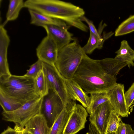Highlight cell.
Returning a JSON list of instances; mask_svg holds the SVG:
<instances>
[{"label":"cell","mask_w":134,"mask_h":134,"mask_svg":"<svg viewBox=\"0 0 134 134\" xmlns=\"http://www.w3.org/2000/svg\"><path fill=\"white\" fill-rule=\"evenodd\" d=\"M0 90L23 104L40 97L35 92L34 79L24 75L0 78Z\"/></svg>","instance_id":"3"},{"label":"cell","mask_w":134,"mask_h":134,"mask_svg":"<svg viewBox=\"0 0 134 134\" xmlns=\"http://www.w3.org/2000/svg\"><path fill=\"white\" fill-rule=\"evenodd\" d=\"M88 113L82 105L76 104L70 115L62 134H75L85 128Z\"/></svg>","instance_id":"8"},{"label":"cell","mask_w":134,"mask_h":134,"mask_svg":"<svg viewBox=\"0 0 134 134\" xmlns=\"http://www.w3.org/2000/svg\"><path fill=\"white\" fill-rule=\"evenodd\" d=\"M42 62L38 59L35 63L31 65L30 69L24 75L28 77L35 79L42 70Z\"/></svg>","instance_id":"27"},{"label":"cell","mask_w":134,"mask_h":134,"mask_svg":"<svg viewBox=\"0 0 134 134\" xmlns=\"http://www.w3.org/2000/svg\"><path fill=\"white\" fill-rule=\"evenodd\" d=\"M72 101L66 105L54 122L51 128L49 134H62L70 116L76 104Z\"/></svg>","instance_id":"17"},{"label":"cell","mask_w":134,"mask_h":134,"mask_svg":"<svg viewBox=\"0 0 134 134\" xmlns=\"http://www.w3.org/2000/svg\"><path fill=\"white\" fill-rule=\"evenodd\" d=\"M114 33L110 31L107 33L103 32L101 37H99L90 32V36L86 44L82 47L86 54H90L96 49H102L105 41L110 37Z\"/></svg>","instance_id":"18"},{"label":"cell","mask_w":134,"mask_h":134,"mask_svg":"<svg viewBox=\"0 0 134 134\" xmlns=\"http://www.w3.org/2000/svg\"></svg>","instance_id":"38"},{"label":"cell","mask_w":134,"mask_h":134,"mask_svg":"<svg viewBox=\"0 0 134 134\" xmlns=\"http://www.w3.org/2000/svg\"><path fill=\"white\" fill-rule=\"evenodd\" d=\"M45 30L47 36L51 38L56 44L58 50L76 39L68 29L54 25H45L42 26Z\"/></svg>","instance_id":"12"},{"label":"cell","mask_w":134,"mask_h":134,"mask_svg":"<svg viewBox=\"0 0 134 134\" xmlns=\"http://www.w3.org/2000/svg\"><path fill=\"white\" fill-rule=\"evenodd\" d=\"M132 105H133L134 106V101H133V102L132 103Z\"/></svg>","instance_id":"36"},{"label":"cell","mask_w":134,"mask_h":134,"mask_svg":"<svg viewBox=\"0 0 134 134\" xmlns=\"http://www.w3.org/2000/svg\"><path fill=\"white\" fill-rule=\"evenodd\" d=\"M90 102L86 108L87 112L90 114L96 108L102 103L109 100L107 92L101 91L90 94Z\"/></svg>","instance_id":"22"},{"label":"cell","mask_w":134,"mask_h":134,"mask_svg":"<svg viewBox=\"0 0 134 134\" xmlns=\"http://www.w3.org/2000/svg\"><path fill=\"white\" fill-rule=\"evenodd\" d=\"M113 110L109 101H108L97 107L90 114V123L98 134H105L108 120Z\"/></svg>","instance_id":"9"},{"label":"cell","mask_w":134,"mask_h":134,"mask_svg":"<svg viewBox=\"0 0 134 134\" xmlns=\"http://www.w3.org/2000/svg\"><path fill=\"white\" fill-rule=\"evenodd\" d=\"M97 134H98V133L97 132ZM108 134H116V132H111V133H109Z\"/></svg>","instance_id":"34"},{"label":"cell","mask_w":134,"mask_h":134,"mask_svg":"<svg viewBox=\"0 0 134 134\" xmlns=\"http://www.w3.org/2000/svg\"><path fill=\"white\" fill-rule=\"evenodd\" d=\"M28 10L32 24L41 27L45 25H54L68 29L70 26L60 20L49 17L32 10Z\"/></svg>","instance_id":"15"},{"label":"cell","mask_w":134,"mask_h":134,"mask_svg":"<svg viewBox=\"0 0 134 134\" xmlns=\"http://www.w3.org/2000/svg\"><path fill=\"white\" fill-rule=\"evenodd\" d=\"M98 60L105 72L115 78L120 70L127 65L126 63L115 58H107Z\"/></svg>","instance_id":"19"},{"label":"cell","mask_w":134,"mask_h":134,"mask_svg":"<svg viewBox=\"0 0 134 134\" xmlns=\"http://www.w3.org/2000/svg\"><path fill=\"white\" fill-rule=\"evenodd\" d=\"M87 94L108 92L116 85V78L107 74L98 60L93 59L85 54L72 79Z\"/></svg>","instance_id":"2"},{"label":"cell","mask_w":134,"mask_h":134,"mask_svg":"<svg viewBox=\"0 0 134 134\" xmlns=\"http://www.w3.org/2000/svg\"><path fill=\"white\" fill-rule=\"evenodd\" d=\"M89 132L91 134H97V131L94 126L91 124L89 125Z\"/></svg>","instance_id":"33"},{"label":"cell","mask_w":134,"mask_h":134,"mask_svg":"<svg viewBox=\"0 0 134 134\" xmlns=\"http://www.w3.org/2000/svg\"><path fill=\"white\" fill-rule=\"evenodd\" d=\"M81 20L82 21H84L87 24L88 26L90 32L99 37H102V35L98 33V30L96 29L93 22L92 21L88 19L84 16L81 18Z\"/></svg>","instance_id":"30"},{"label":"cell","mask_w":134,"mask_h":134,"mask_svg":"<svg viewBox=\"0 0 134 134\" xmlns=\"http://www.w3.org/2000/svg\"><path fill=\"white\" fill-rule=\"evenodd\" d=\"M43 97L29 101L17 109L2 113L3 120L13 122L16 125L24 127L27 122L35 115L40 114Z\"/></svg>","instance_id":"5"},{"label":"cell","mask_w":134,"mask_h":134,"mask_svg":"<svg viewBox=\"0 0 134 134\" xmlns=\"http://www.w3.org/2000/svg\"><path fill=\"white\" fill-rule=\"evenodd\" d=\"M115 58L127 63L129 68L134 66V50L129 45L127 41L123 40L121 43L119 49L116 51Z\"/></svg>","instance_id":"20"},{"label":"cell","mask_w":134,"mask_h":134,"mask_svg":"<svg viewBox=\"0 0 134 134\" xmlns=\"http://www.w3.org/2000/svg\"><path fill=\"white\" fill-rule=\"evenodd\" d=\"M44 73L48 89L55 92L59 96L65 105L72 100L67 92L65 78L59 72L55 64L51 65L42 62Z\"/></svg>","instance_id":"6"},{"label":"cell","mask_w":134,"mask_h":134,"mask_svg":"<svg viewBox=\"0 0 134 134\" xmlns=\"http://www.w3.org/2000/svg\"><path fill=\"white\" fill-rule=\"evenodd\" d=\"M107 94L114 111L122 117H128L129 110L125 98L124 85L117 83L113 88L107 92Z\"/></svg>","instance_id":"10"},{"label":"cell","mask_w":134,"mask_h":134,"mask_svg":"<svg viewBox=\"0 0 134 134\" xmlns=\"http://www.w3.org/2000/svg\"></svg>","instance_id":"37"},{"label":"cell","mask_w":134,"mask_h":134,"mask_svg":"<svg viewBox=\"0 0 134 134\" xmlns=\"http://www.w3.org/2000/svg\"><path fill=\"white\" fill-rule=\"evenodd\" d=\"M125 97L127 107L129 110L134 101V82L125 93Z\"/></svg>","instance_id":"29"},{"label":"cell","mask_w":134,"mask_h":134,"mask_svg":"<svg viewBox=\"0 0 134 134\" xmlns=\"http://www.w3.org/2000/svg\"><path fill=\"white\" fill-rule=\"evenodd\" d=\"M65 106L58 94L52 89H49L48 93L43 97L40 114L44 116L50 128Z\"/></svg>","instance_id":"7"},{"label":"cell","mask_w":134,"mask_h":134,"mask_svg":"<svg viewBox=\"0 0 134 134\" xmlns=\"http://www.w3.org/2000/svg\"><path fill=\"white\" fill-rule=\"evenodd\" d=\"M24 7L49 17L60 20L68 25L87 32L88 27L81 20L84 9L72 3L58 0H27Z\"/></svg>","instance_id":"1"},{"label":"cell","mask_w":134,"mask_h":134,"mask_svg":"<svg viewBox=\"0 0 134 134\" xmlns=\"http://www.w3.org/2000/svg\"><path fill=\"white\" fill-rule=\"evenodd\" d=\"M86 134H91L89 132L87 133H86Z\"/></svg>","instance_id":"35"},{"label":"cell","mask_w":134,"mask_h":134,"mask_svg":"<svg viewBox=\"0 0 134 134\" xmlns=\"http://www.w3.org/2000/svg\"><path fill=\"white\" fill-rule=\"evenodd\" d=\"M10 39L4 25L0 26V78L11 75L9 70L7 59L8 48Z\"/></svg>","instance_id":"13"},{"label":"cell","mask_w":134,"mask_h":134,"mask_svg":"<svg viewBox=\"0 0 134 134\" xmlns=\"http://www.w3.org/2000/svg\"><path fill=\"white\" fill-rule=\"evenodd\" d=\"M36 50L38 59L49 64H55L58 50L56 44L50 37L47 36L43 38Z\"/></svg>","instance_id":"11"},{"label":"cell","mask_w":134,"mask_h":134,"mask_svg":"<svg viewBox=\"0 0 134 134\" xmlns=\"http://www.w3.org/2000/svg\"><path fill=\"white\" fill-rule=\"evenodd\" d=\"M1 134H16V132L14 129L8 126Z\"/></svg>","instance_id":"32"},{"label":"cell","mask_w":134,"mask_h":134,"mask_svg":"<svg viewBox=\"0 0 134 134\" xmlns=\"http://www.w3.org/2000/svg\"><path fill=\"white\" fill-rule=\"evenodd\" d=\"M120 116L113 110L111 113L107 122L105 134L116 132L121 121Z\"/></svg>","instance_id":"26"},{"label":"cell","mask_w":134,"mask_h":134,"mask_svg":"<svg viewBox=\"0 0 134 134\" xmlns=\"http://www.w3.org/2000/svg\"><path fill=\"white\" fill-rule=\"evenodd\" d=\"M85 54L76 39L58 50L55 66L65 78L72 79Z\"/></svg>","instance_id":"4"},{"label":"cell","mask_w":134,"mask_h":134,"mask_svg":"<svg viewBox=\"0 0 134 134\" xmlns=\"http://www.w3.org/2000/svg\"><path fill=\"white\" fill-rule=\"evenodd\" d=\"M24 7V2L23 0H10L8 9L6 14V21L16 19L20 12Z\"/></svg>","instance_id":"23"},{"label":"cell","mask_w":134,"mask_h":134,"mask_svg":"<svg viewBox=\"0 0 134 134\" xmlns=\"http://www.w3.org/2000/svg\"><path fill=\"white\" fill-rule=\"evenodd\" d=\"M34 88L36 93L40 97H43L48 92L45 76L43 70L34 79Z\"/></svg>","instance_id":"24"},{"label":"cell","mask_w":134,"mask_h":134,"mask_svg":"<svg viewBox=\"0 0 134 134\" xmlns=\"http://www.w3.org/2000/svg\"><path fill=\"white\" fill-rule=\"evenodd\" d=\"M134 31V15H131L121 23L115 30V36H122Z\"/></svg>","instance_id":"25"},{"label":"cell","mask_w":134,"mask_h":134,"mask_svg":"<svg viewBox=\"0 0 134 134\" xmlns=\"http://www.w3.org/2000/svg\"><path fill=\"white\" fill-rule=\"evenodd\" d=\"M65 80L66 89L71 99L79 101L84 107L87 108L90 103V97L72 79L65 78Z\"/></svg>","instance_id":"14"},{"label":"cell","mask_w":134,"mask_h":134,"mask_svg":"<svg viewBox=\"0 0 134 134\" xmlns=\"http://www.w3.org/2000/svg\"><path fill=\"white\" fill-rule=\"evenodd\" d=\"M116 134H134V130L129 124L121 121L116 132Z\"/></svg>","instance_id":"28"},{"label":"cell","mask_w":134,"mask_h":134,"mask_svg":"<svg viewBox=\"0 0 134 134\" xmlns=\"http://www.w3.org/2000/svg\"><path fill=\"white\" fill-rule=\"evenodd\" d=\"M24 127L30 134H49L51 130L45 118L40 114L30 119Z\"/></svg>","instance_id":"16"},{"label":"cell","mask_w":134,"mask_h":134,"mask_svg":"<svg viewBox=\"0 0 134 134\" xmlns=\"http://www.w3.org/2000/svg\"><path fill=\"white\" fill-rule=\"evenodd\" d=\"M0 104L3 111H14L23 104L16 99L12 97L0 90Z\"/></svg>","instance_id":"21"},{"label":"cell","mask_w":134,"mask_h":134,"mask_svg":"<svg viewBox=\"0 0 134 134\" xmlns=\"http://www.w3.org/2000/svg\"><path fill=\"white\" fill-rule=\"evenodd\" d=\"M14 129L16 131V134H30L25 131L24 127L15 125Z\"/></svg>","instance_id":"31"}]
</instances>
